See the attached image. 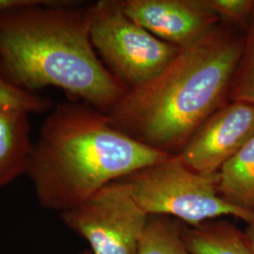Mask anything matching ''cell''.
I'll return each instance as SVG.
<instances>
[{
  "instance_id": "4fadbf2b",
  "label": "cell",
  "mask_w": 254,
  "mask_h": 254,
  "mask_svg": "<svg viewBox=\"0 0 254 254\" xmlns=\"http://www.w3.org/2000/svg\"><path fill=\"white\" fill-rule=\"evenodd\" d=\"M245 34V49L231 86L229 101L254 105V15Z\"/></svg>"
},
{
  "instance_id": "30bf717a",
  "label": "cell",
  "mask_w": 254,
  "mask_h": 254,
  "mask_svg": "<svg viewBox=\"0 0 254 254\" xmlns=\"http://www.w3.org/2000/svg\"><path fill=\"white\" fill-rule=\"evenodd\" d=\"M183 238L191 254H253L244 232L223 219L184 225Z\"/></svg>"
},
{
  "instance_id": "277c9868",
  "label": "cell",
  "mask_w": 254,
  "mask_h": 254,
  "mask_svg": "<svg viewBox=\"0 0 254 254\" xmlns=\"http://www.w3.org/2000/svg\"><path fill=\"white\" fill-rule=\"evenodd\" d=\"M118 181L146 214L178 218L190 226L221 217L251 222L254 214L221 198L218 174L203 175L187 167L177 155L139 169Z\"/></svg>"
},
{
  "instance_id": "9c48e42d",
  "label": "cell",
  "mask_w": 254,
  "mask_h": 254,
  "mask_svg": "<svg viewBox=\"0 0 254 254\" xmlns=\"http://www.w3.org/2000/svg\"><path fill=\"white\" fill-rule=\"evenodd\" d=\"M30 115L21 109L0 107V189L27 174L34 144Z\"/></svg>"
},
{
  "instance_id": "7a4b0ae2",
  "label": "cell",
  "mask_w": 254,
  "mask_h": 254,
  "mask_svg": "<svg viewBox=\"0 0 254 254\" xmlns=\"http://www.w3.org/2000/svg\"><path fill=\"white\" fill-rule=\"evenodd\" d=\"M0 68L21 89L56 87L104 113L128 91L92 46L89 7L69 1L28 0L0 11Z\"/></svg>"
},
{
  "instance_id": "52a82bcc",
  "label": "cell",
  "mask_w": 254,
  "mask_h": 254,
  "mask_svg": "<svg viewBox=\"0 0 254 254\" xmlns=\"http://www.w3.org/2000/svg\"><path fill=\"white\" fill-rule=\"evenodd\" d=\"M254 136V105L229 101L214 112L177 157L192 171L217 175Z\"/></svg>"
},
{
  "instance_id": "ac0fdd59",
  "label": "cell",
  "mask_w": 254,
  "mask_h": 254,
  "mask_svg": "<svg viewBox=\"0 0 254 254\" xmlns=\"http://www.w3.org/2000/svg\"><path fill=\"white\" fill-rule=\"evenodd\" d=\"M78 254H92V252H91V250H85V251H83L82 253Z\"/></svg>"
},
{
  "instance_id": "8992f818",
  "label": "cell",
  "mask_w": 254,
  "mask_h": 254,
  "mask_svg": "<svg viewBox=\"0 0 254 254\" xmlns=\"http://www.w3.org/2000/svg\"><path fill=\"white\" fill-rule=\"evenodd\" d=\"M93 254H137L149 216L121 182H112L76 207L60 214Z\"/></svg>"
},
{
  "instance_id": "8fae6325",
  "label": "cell",
  "mask_w": 254,
  "mask_h": 254,
  "mask_svg": "<svg viewBox=\"0 0 254 254\" xmlns=\"http://www.w3.org/2000/svg\"><path fill=\"white\" fill-rule=\"evenodd\" d=\"M221 198L254 214V136L218 173Z\"/></svg>"
},
{
  "instance_id": "5b68a950",
  "label": "cell",
  "mask_w": 254,
  "mask_h": 254,
  "mask_svg": "<svg viewBox=\"0 0 254 254\" xmlns=\"http://www.w3.org/2000/svg\"><path fill=\"white\" fill-rule=\"evenodd\" d=\"M89 14L92 46L109 72L127 90L154 79L181 49L154 36L130 18L120 0L91 4Z\"/></svg>"
},
{
  "instance_id": "9a60e30c",
  "label": "cell",
  "mask_w": 254,
  "mask_h": 254,
  "mask_svg": "<svg viewBox=\"0 0 254 254\" xmlns=\"http://www.w3.org/2000/svg\"><path fill=\"white\" fill-rule=\"evenodd\" d=\"M218 18L247 32L254 15V0H201Z\"/></svg>"
},
{
  "instance_id": "e0dca14e",
  "label": "cell",
  "mask_w": 254,
  "mask_h": 254,
  "mask_svg": "<svg viewBox=\"0 0 254 254\" xmlns=\"http://www.w3.org/2000/svg\"><path fill=\"white\" fill-rule=\"evenodd\" d=\"M28 0H0V11L26 4Z\"/></svg>"
},
{
  "instance_id": "2e32d148",
  "label": "cell",
  "mask_w": 254,
  "mask_h": 254,
  "mask_svg": "<svg viewBox=\"0 0 254 254\" xmlns=\"http://www.w3.org/2000/svg\"><path fill=\"white\" fill-rule=\"evenodd\" d=\"M244 236L252 254H254V218L251 222L247 223Z\"/></svg>"
},
{
  "instance_id": "7c38bea8",
  "label": "cell",
  "mask_w": 254,
  "mask_h": 254,
  "mask_svg": "<svg viewBox=\"0 0 254 254\" xmlns=\"http://www.w3.org/2000/svg\"><path fill=\"white\" fill-rule=\"evenodd\" d=\"M184 225L167 216H151L137 254H191L183 238Z\"/></svg>"
},
{
  "instance_id": "ba28073f",
  "label": "cell",
  "mask_w": 254,
  "mask_h": 254,
  "mask_svg": "<svg viewBox=\"0 0 254 254\" xmlns=\"http://www.w3.org/2000/svg\"><path fill=\"white\" fill-rule=\"evenodd\" d=\"M122 9L160 40L179 48L208 36L221 24L201 0H123Z\"/></svg>"
},
{
  "instance_id": "5bb4252c",
  "label": "cell",
  "mask_w": 254,
  "mask_h": 254,
  "mask_svg": "<svg viewBox=\"0 0 254 254\" xmlns=\"http://www.w3.org/2000/svg\"><path fill=\"white\" fill-rule=\"evenodd\" d=\"M0 107L41 114L52 109V101L37 92L26 91L9 81L0 68Z\"/></svg>"
},
{
  "instance_id": "3957f363",
  "label": "cell",
  "mask_w": 254,
  "mask_h": 254,
  "mask_svg": "<svg viewBox=\"0 0 254 254\" xmlns=\"http://www.w3.org/2000/svg\"><path fill=\"white\" fill-rule=\"evenodd\" d=\"M172 155L122 133L91 105L65 101L46 116L27 175L39 204L62 214L110 183Z\"/></svg>"
},
{
  "instance_id": "6da1fadb",
  "label": "cell",
  "mask_w": 254,
  "mask_h": 254,
  "mask_svg": "<svg viewBox=\"0 0 254 254\" xmlns=\"http://www.w3.org/2000/svg\"><path fill=\"white\" fill-rule=\"evenodd\" d=\"M246 34L220 24L208 36L180 49L154 79L107 112L111 126L136 141L176 155L197 129L229 102Z\"/></svg>"
}]
</instances>
